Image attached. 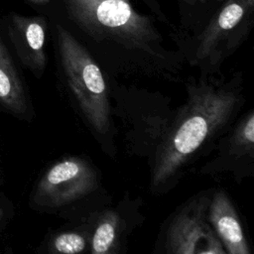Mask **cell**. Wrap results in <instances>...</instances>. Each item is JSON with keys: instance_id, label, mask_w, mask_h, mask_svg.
<instances>
[{"instance_id": "cell-2", "label": "cell", "mask_w": 254, "mask_h": 254, "mask_svg": "<svg viewBox=\"0 0 254 254\" xmlns=\"http://www.w3.org/2000/svg\"><path fill=\"white\" fill-rule=\"evenodd\" d=\"M187 98L173 121L149 168L153 195L172 191L190 170L209 156L246 103L241 71L230 75L189 77Z\"/></svg>"}, {"instance_id": "cell-11", "label": "cell", "mask_w": 254, "mask_h": 254, "mask_svg": "<svg viewBox=\"0 0 254 254\" xmlns=\"http://www.w3.org/2000/svg\"><path fill=\"white\" fill-rule=\"evenodd\" d=\"M11 38L23 64L40 78L47 66L45 21L41 18L14 16Z\"/></svg>"}, {"instance_id": "cell-9", "label": "cell", "mask_w": 254, "mask_h": 254, "mask_svg": "<svg viewBox=\"0 0 254 254\" xmlns=\"http://www.w3.org/2000/svg\"><path fill=\"white\" fill-rule=\"evenodd\" d=\"M143 200L126 191L116 205L109 204L93 215L89 254H122L130 235L145 221Z\"/></svg>"}, {"instance_id": "cell-1", "label": "cell", "mask_w": 254, "mask_h": 254, "mask_svg": "<svg viewBox=\"0 0 254 254\" xmlns=\"http://www.w3.org/2000/svg\"><path fill=\"white\" fill-rule=\"evenodd\" d=\"M144 0H64L78 40L110 79L183 82L186 61L169 49L154 19L136 5Z\"/></svg>"}, {"instance_id": "cell-3", "label": "cell", "mask_w": 254, "mask_h": 254, "mask_svg": "<svg viewBox=\"0 0 254 254\" xmlns=\"http://www.w3.org/2000/svg\"><path fill=\"white\" fill-rule=\"evenodd\" d=\"M58 77L67 103L111 159L118 154L110 79L87 49L65 27L56 25Z\"/></svg>"}, {"instance_id": "cell-4", "label": "cell", "mask_w": 254, "mask_h": 254, "mask_svg": "<svg viewBox=\"0 0 254 254\" xmlns=\"http://www.w3.org/2000/svg\"><path fill=\"white\" fill-rule=\"evenodd\" d=\"M30 200L34 208L66 221L82 219L112 203L99 169L85 155H67L51 164Z\"/></svg>"}, {"instance_id": "cell-10", "label": "cell", "mask_w": 254, "mask_h": 254, "mask_svg": "<svg viewBox=\"0 0 254 254\" xmlns=\"http://www.w3.org/2000/svg\"><path fill=\"white\" fill-rule=\"evenodd\" d=\"M207 219L226 254L252 253L239 212L225 189H212Z\"/></svg>"}, {"instance_id": "cell-13", "label": "cell", "mask_w": 254, "mask_h": 254, "mask_svg": "<svg viewBox=\"0 0 254 254\" xmlns=\"http://www.w3.org/2000/svg\"><path fill=\"white\" fill-rule=\"evenodd\" d=\"M0 104L17 116H29L32 107L24 84L0 40Z\"/></svg>"}, {"instance_id": "cell-8", "label": "cell", "mask_w": 254, "mask_h": 254, "mask_svg": "<svg viewBox=\"0 0 254 254\" xmlns=\"http://www.w3.org/2000/svg\"><path fill=\"white\" fill-rule=\"evenodd\" d=\"M211 159L197 170L199 176L228 177L236 184L254 176V109L240 114L217 141Z\"/></svg>"}, {"instance_id": "cell-7", "label": "cell", "mask_w": 254, "mask_h": 254, "mask_svg": "<svg viewBox=\"0 0 254 254\" xmlns=\"http://www.w3.org/2000/svg\"><path fill=\"white\" fill-rule=\"evenodd\" d=\"M211 192L212 189H207L194 193L171 213L160 229L153 253L226 254L207 219Z\"/></svg>"}, {"instance_id": "cell-15", "label": "cell", "mask_w": 254, "mask_h": 254, "mask_svg": "<svg viewBox=\"0 0 254 254\" xmlns=\"http://www.w3.org/2000/svg\"><path fill=\"white\" fill-rule=\"evenodd\" d=\"M2 214H3V212H2V209H1V208H0V217H1V216H2Z\"/></svg>"}, {"instance_id": "cell-16", "label": "cell", "mask_w": 254, "mask_h": 254, "mask_svg": "<svg viewBox=\"0 0 254 254\" xmlns=\"http://www.w3.org/2000/svg\"><path fill=\"white\" fill-rule=\"evenodd\" d=\"M37 1H45V0H37Z\"/></svg>"}, {"instance_id": "cell-14", "label": "cell", "mask_w": 254, "mask_h": 254, "mask_svg": "<svg viewBox=\"0 0 254 254\" xmlns=\"http://www.w3.org/2000/svg\"><path fill=\"white\" fill-rule=\"evenodd\" d=\"M186 1H189V2H192V3H193V2H196V1H198V2H202V3H203L205 0H186ZM217 1H223V0H217Z\"/></svg>"}, {"instance_id": "cell-6", "label": "cell", "mask_w": 254, "mask_h": 254, "mask_svg": "<svg viewBox=\"0 0 254 254\" xmlns=\"http://www.w3.org/2000/svg\"><path fill=\"white\" fill-rule=\"evenodd\" d=\"M254 0H225L222 7L181 51L198 75L221 74L222 65L246 40L253 24Z\"/></svg>"}, {"instance_id": "cell-12", "label": "cell", "mask_w": 254, "mask_h": 254, "mask_svg": "<svg viewBox=\"0 0 254 254\" xmlns=\"http://www.w3.org/2000/svg\"><path fill=\"white\" fill-rule=\"evenodd\" d=\"M95 212L79 220L67 221L64 226L51 233L43 251L48 254H89Z\"/></svg>"}, {"instance_id": "cell-5", "label": "cell", "mask_w": 254, "mask_h": 254, "mask_svg": "<svg viewBox=\"0 0 254 254\" xmlns=\"http://www.w3.org/2000/svg\"><path fill=\"white\" fill-rule=\"evenodd\" d=\"M110 79V78H109ZM112 114L125 152L151 167L176 113L171 98L136 82L110 79Z\"/></svg>"}]
</instances>
